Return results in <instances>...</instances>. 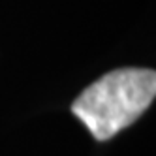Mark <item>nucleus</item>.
<instances>
[{
	"instance_id": "obj_1",
	"label": "nucleus",
	"mask_w": 156,
	"mask_h": 156,
	"mask_svg": "<svg viewBox=\"0 0 156 156\" xmlns=\"http://www.w3.org/2000/svg\"><path fill=\"white\" fill-rule=\"evenodd\" d=\"M156 94V73L147 68H120L96 79L77 96L72 113L98 141H107L133 124Z\"/></svg>"
}]
</instances>
